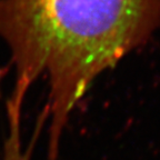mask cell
I'll return each instance as SVG.
<instances>
[{"label": "cell", "mask_w": 160, "mask_h": 160, "mask_svg": "<svg viewBox=\"0 0 160 160\" xmlns=\"http://www.w3.org/2000/svg\"><path fill=\"white\" fill-rule=\"evenodd\" d=\"M159 27L160 0H0L13 87L28 92L47 81L48 159H57L70 116L96 79Z\"/></svg>", "instance_id": "6da1fadb"}, {"label": "cell", "mask_w": 160, "mask_h": 160, "mask_svg": "<svg viewBox=\"0 0 160 160\" xmlns=\"http://www.w3.org/2000/svg\"><path fill=\"white\" fill-rule=\"evenodd\" d=\"M8 131L3 142L2 160H30L31 147L25 149L22 142V112L18 109H10L6 112Z\"/></svg>", "instance_id": "7a4b0ae2"}]
</instances>
